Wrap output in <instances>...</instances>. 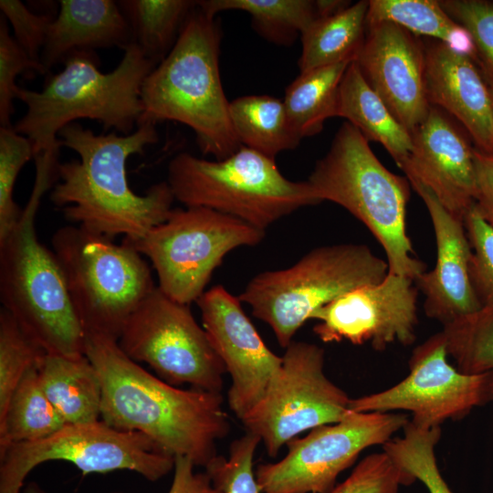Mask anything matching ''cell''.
Returning a JSON list of instances; mask_svg holds the SVG:
<instances>
[{
  "mask_svg": "<svg viewBox=\"0 0 493 493\" xmlns=\"http://www.w3.org/2000/svg\"><path fill=\"white\" fill-rule=\"evenodd\" d=\"M22 493H47L37 483L29 482L25 485Z\"/></svg>",
  "mask_w": 493,
  "mask_h": 493,
  "instance_id": "ee69618b",
  "label": "cell"
},
{
  "mask_svg": "<svg viewBox=\"0 0 493 493\" xmlns=\"http://www.w3.org/2000/svg\"><path fill=\"white\" fill-rule=\"evenodd\" d=\"M86 336L118 341L127 320L156 287L142 255L122 241L65 226L52 236Z\"/></svg>",
  "mask_w": 493,
  "mask_h": 493,
  "instance_id": "9c48e42d",
  "label": "cell"
},
{
  "mask_svg": "<svg viewBox=\"0 0 493 493\" xmlns=\"http://www.w3.org/2000/svg\"><path fill=\"white\" fill-rule=\"evenodd\" d=\"M34 157L33 143L27 137L14 126L0 127V240L21 217L23 209L14 200V186L22 167Z\"/></svg>",
  "mask_w": 493,
  "mask_h": 493,
  "instance_id": "e575fe53",
  "label": "cell"
},
{
  "mask_svg": "<svg viewBox=\"0 0 493 493\" xmlns=\"http://www.w3.org/2000/svg\"><path fill=\"white\" fill-rule=\"evenodd\" d=\"M167 183L185 207H206L266 229L300 207L321 203L308 181L286 178L275 159L241 146L223 160L174 156Z\"/></svg>",
  "mask_w": 493,
  "mask_h": 493,
  "instance_id": "52a82bcc",
  "label": "cell"
},
{
  "mask_svg": "<svg viewBox=\"0 0 493 493\" xmlns=\"http://www.w3.org/2000/svg\"><path fill=\"white\" fill-rule=\"evenodd\" d=\"M46 351L4 308L0 310V417L22 378L38 367Z\"/></svg>",
  "mask_w": 493,
  "mask_h": 493,
  "instance_id": "836d02e7",
  "label": "cell"
},
{
  "mask_svg": "<svg viewBox=\"0 0 493 493\" xmlns=\"http://www.w3.org/2000/svg\"><path fill=\"white\" fill-rule=\"evenodd\" d=\"M447 355L467 374L493 372V305L443 325Z\"/></svg>",
  "mask_w": 493,
  "mask_h": 493,
  "instance_id": "1f68e13d",
  "label": "cell"
},
{
  "mask_svg": "<svg viewBox=\"0 0 493 493\" xmlns=\"http://www.w3.org/2000/svg\"><path fill=\"white\" fill-rule=\"evenodd\" d=\"M335 116L346 119L368 141L381 143L398 167L412 151L411 132L367 83L355 60L348 66L341 80Z\"/></svg>",
  "mask_w": 493,
  "mask_h": 493,
  "instance_id": "603a6c76",
  "label": "cell"
},
{
  "mask_svg": "<svg viewBox=\"0 0 493 493\" xmlns=\"http://www.w3.org/2000/svg\"><path fill=\"white\" fill-rule=\"evenodd\" d=\"M418 288L414 279L388 272L380 282L355 288L311 317L323 342L369 343L376 351L412 344L416 338Z\"/></svg>",
  "mask_w": 493,
  "mask_h": 493,
  "instance_id": "2e32d148",
  "label": "cell"
},
{
  "mask_svg": "<svg viewBox=\"0 0 493 493\" xmlns=\"http://www.w3.org/2000/svg\"><path fill=\"white\" fill-rule=\"evenodd\" d=\"M117 3L131 28L132 43L156 65L172 50L196 6V1L190 0H121Z\"/></svg>",
  "mask_w": 493,
  "mask_h": 493,
  "instance_id": "f1b7e54d",
  "label": "cell"
},
{
  "mask_svg": "<svg viewBox=\"0 0 493 493\" xmlns=\"http://www.w3.org/2000/svg\"><path fill=\"white\" fill-rule=\"evenodd\" d=\"M61 146L76 152L79 160L58 163L51 202L68 221L110 238L136 240L163 223L175 200L167 182L152 185L142 195L128 183L126 163L132 154L158 142L154 124L137 126L128 135L95 134L78 122L60 130Z\"/></svg>",
  "mask_w": 493,
  "mask_h": 493,
  "instance_id": "7a4b0ae2",
  "label": "cell"
},
{
  "mask_svg": "<svg viewBox=\"0 0 493 493\" xmlns=\"http://www.w3.org/2000/svg\"><path fill=\"white\" fill-rule=\"evenodd\" d=\"M63 64L41 91L19 88L16 93L26 111L14 129L32 142L35 155L61 147L60 130L81 118L100 121L105 130L113 128L121 135L131 133L142 112V85L157 65L133 43L109 73L100 70L92 50L75 51Z\"/></svg>",
  "mask_w": 493,
  "mask_h": 493,
  "instance_id": "5b68a950",
  "label": "cell"
},
{
  "mask_svg": "<svg viewBox=\"0 0 493 493\" xmlns=\"http://www.w3.org/2000/svg\"><path fill=\"white\" fill-rule=\"evenodd\" d=\"M196 303L203 327L231 378L228 406L241 419L264 394L282 356L265 344L238 297L225 287H212Z\"/></svg>",
  "mask_w": 493,
  "mask_h": 493,
  "instance_id": "e0dca14e",
  "label": "cell"
},
{
  "mask_svg": "<svg viewBox=\"0 0 493 493\" xmlns=\"http://www.w3.org/2000/svg\"><path fill=\"white\" fill-rule=\"evenodd\" d=\"M351 398L324 372V350L292 341L279 370L258 402L240 419L246 432L260 438L267 454L276 457L301 433L341 421Z\"/></svg>",
  "mask_w": 493,
  "mask_h": 493,
  "instance_id": "7c38bea8",
  "label": "cell"
},
{
  "mask_svg": "<svg viewBox=\"0 0 493 493\" xmlns=\"http://www.w3.org/2000/svg\"><path fill=\"white\" fill-rule=\"evenodd\" d=\"M307 181L321 202L342 206L368 228L385 252L390 273L415 279L425 271L406 230L410 183L379 161L352 124L342 123Z\"/></svg>",
  "mask_w": 493,
  "mask_h": 493,
  "instance_id": "8992f818",
  "label": "cell"
},
{
  "mask_svg": "<svg viewBox=\"0 0 493 493\" xmlns=\"http://www.w3.org/2000/svg\"><path fill=\"white\" fill-rule=\"evenodd\" d=\"M58 460L73 464L83 475L129 470L154 482L173 469L175 457L145 435L101 420L65 425L44 439L12 445L0 455V493H22L35 467Z\"/></svg>",
  "mask_w": 493,
  "mask_h": 493,
  "instance_id": "8fae6325",
  "label": "cell"
},
{
  "mask_svg": "<svg viewBox=\"0 0 493 493\" xmlns=\"http://www.w3.org/2000/svg\"><path fill=\"white\" fill-rule=\"evenodd\" d=\"M443 9L471 35L477 64L488 81L493 83V1L442 0Z\"/></svg>",
  "mask_w": 493,
  "mask_h": 493,
  "instance_id": "8d00e7d4",
  "label": "cell"
},
{
  "mask_svg": "<svg viewBox=\"0 0 493 493\" xmlns=\"http://www.w3.org/2000/svg\"><path fill=\"white\" fill-rule=\"evenodd\" d=\"M85 355L101 383V421L142 433L195 466L205 467L217 456V441L231 427L222 393L172 385L130 359L112 339L86 336Z\"/></svg>",
  "mask_w": 493,
  "mask_h": 493,
  "instance_id": "6da1fadb",
  "label": "cell"
},
{
  "mask_svg": "<svg viewBox=\"0 0 493 493\" xmlns=\"http://www.w3.org/2000/svg\"><path fill=\"white\" fill-rule=\"evenodd\" d=\"M194 462L184 456L175 457L173 478L168 493H222L205 473L195 472Z\"/></svg>",
  "mask_w": 493,
  "mask_h": 493,
  "instance_id": "7bdbcfd3",
  "label": "cell"
},
{
  "mask_svg": "<svg viewBox=\"0 0 493 493\" xmlns=\"http://www.w3.org/2000/svg\"><path fill=\"white\" fill-rule=\"evenodd\" d=\"M441 331L418 345L409 360V374L378 393L351 398L353 412L409 411L412 424L432 428L466 416L493 400V372L467 374L447 361Z\"/></svg>",
  "mask_w": 493,
  "mask_h": 493,
  "instance_id": "9a60e30c",
  "label": "cell"
},
{
  "mask_svg": "<svg viewBox=\"0 0 493 493\" xmlns=\"http://www.w3.org/2000/svg\"><path fill=\"white\" fill-rule=\"evenodd\" d=\"M36 179L21 217L0 240V299L47 354H85L86 335L73 306L62 267L37 236L41 197L57 180L58 156L34 158Z\"/></svg>",
  "mask_w": 493,
  "mask_h": 493,
  "instance_id": "3957f363",
  "label": "cell"
},
{
  "mask_svg": "<svg viewBox=\"0 0 493 493\" xmlns=\"http://www.w3.org/2000/svg\"><path fill=\"white\" fill-rule=\"evenodd\" d=\"M388 272L387 261L367 245H326L291 267L257 274L238 299L271 328L285 349L320 308L355 288L382 281Z\"/></svg>",
  "mask_w": 493,
  "mask_h": 493,
  "instance_id": "ba28073f",
  "label": "cell"
},
{
  "mask_svg": "<svg viewBox=\"0 0 493 493\" xmlns=\"http://www.w3.org/2000/svg\"><path fill=\"white\" fill-rule=\"evenodd\" d=\"M408 421L404 414L350 410L341 421L290 440L280 460L258 465L260 492L328 493L363 450L383 446Z\"/></svg>",
  "mask_w": 493,
  "mask_h": 493,
  "instance_id": "5bb4252c",
  "label": "cell"
},
{
  "mask_svg": "<svg viewBox=\"0 0 493 493\" xmlns=\"http://www.w3.org/2000/svg\"><path fill=\"white\" fill-rule=\"evenodd\" d=\"M196 5L212 17L229 10L246 12L254 28L279 45L292 44L318 17L316 1L310 0H202Z\"/></svg>",
  "mask_w": 493,
  "mask_h": 493,
  "instance_id": "4dcf8cb0",
  "label": "cell"
},
{
  "mask_svg": "<svg viewBox=\"0 0 493 493\" xmlns=\"http://www.w3.org/2000/svg\"><path fill=\"white\" fill-rule=\"evenodd\" d=\"M48 26L40 62L47 71L79 50L120 47L132 44L131 28L117 1L60 0Z\"/></svg>",
  "mask_w": 493,
  "mask_h": 493,
  "instance_id": "7402d4cb",
  "label": "cell"
},
{
  "mask_svg": "<svg viewBox=\"0 0 493 493\" xmlns=\"http://www.w3.org/2000/svg\"><path fill=\"white\" fill-rule=\"evenodd\" d=\"M221 37L216 18L196 5L172 50L145 78L137 122V126L181 122L193 130L201 152L216 160L229 157L242 146L220 78Z\"/></svg>",
  "mask_w": 493,
  "mask_h": 493,
  "instance_id": "277c9868",
  "label": "cell"
},
{
  "mask_svg": "<svg viewBox=\"0 0 493 493\" xmlns=\"http://www.w3.org/2000/svg\"><path fill=\"white\" fill-rule=\"evenodd\" d=\"M0 9L9 20L16 42L33 60L40 62L48 26L54 17L48 14H35L19 0H1Z\"/></svg>",
  "mask_w": 493,
  "mask_h": 493,
  "instance_id": "60d3db41",
  "label": "cell"
},
{
  "mask_svg": "<svg viewBox=\"0 0 493 493\" xmlns=\"http://www.w3.org/2000/svg\"><path fill=\"white\" fill-rule=\"evenodd\" d=\"M415 481L385 453H373L362 459L350 476L328 493H398L402 486Z\"/></svg>",
  "mask_w": 493,
  "mask_h": 493,
  "instance_id": "74e56055",
  "label": "cell"
},
{
  "mask_svg": "<svg viewBox=\"0 0 493 493\" xmlns=\"http://www.w3.org/2000/svg\"><path fill=\"white\" fill-rule=\"evenodd\" d=\"M261 440L246 432L229 446L228 456L217 455L205 467L222 493H261L254 471V456Z\"/></svg>",
  "mask_w": 493,
  "mask_h": 493,
  "instance_id": "d590c367",
  "label": "cell"
},
{
  "mask_svg": "<svg viewBox=\"0 0 493 493\" xmlns=\"http://www.w3.org/2000/svg\"><path fill=\"white\" fill-rule=\"evenodd\" d=\"M472 248L470 278L481 305H493V228L473 205L464 218Z\"/></svg>",
  "mask_w": 493,
  "mask_h": 493,
  "instance_id": "ab89813d",
  "label": "cell"
},
{
  "mask_svg": "<svg viewBox=\"0 0 493 493\" xmlns=\"http://www.w3.org/2000/svg\"><path fill=\"white\" fill-rule=\"evenodd\" d=\"M117 342L130 359L147 363L172 385L222 393L226 370L206 331L190 305L171 299L158 286L129 318Z\"/></svg>",
  "mask_w": 493,
  "mask_h": 493,
  "instance_id": "4fadbf2b",
  "label": "cell"
},
{
  "mask_svg": "<svg viewBox=\"0 0 493 493\" xmlns=\"http://www.w3.org/2000/svg\"><path fill=\"white\" fill-rule=\"evenodd\" d=\"M425 51L430 105L456 120L476 149L493 152V107L478 65L436 40L425 44Z\"/></svg>",
  "mask_w": 493,
  "mask_h": 493,
  "instance_id": "44dd1931",
  "label": "cell"
},
{
  "mask_svg": "<svg viewBox=\"0 0 493 493\" xmlns=\"http://www.w3.org/2000/svg\"><path fill=\"white\" fill-rule=\"evenodd\" d=\"M440 426L421 428L408 421L404 435L383 445V451L401 468L421 481L429 493H454L442 477L435 454Z\"/></svg>",
  "mask_w": 493,
  "mask_h": 493,
  "instance_id": "d6a6232c",
  "label": "cell"
},
{
  "mask_svg": "<svg viewBox=\"0 0 493 493\" xmlns=\"http://www.w3.org/2000/svg\"><path fill=\"white\" fill-rule=\"evenodd\" d=\"M476 194L474 205L483 220L493 228V152L474 147Z\"/></svg>",
  "mask_w": 493,
  "mask_h": 493,
  "instance_id": "b9f144b4",
  "label": "cell"
},
{
  "mask_svg": "<svg viewBox=\"0 0 493 493\" xmlns=\"http://www.w3.org/2000/svg\"><path fill=\"white\" fill-rule=\"evenodd\" d=\"M413 148L399 167L409 183L427 187L453 215L464 220L474 205V146L452 118L431 105L411 133Z\"/></svg>",
  "mask_w": 493,
  "mask_h": 493,
  "instance_id": "d6986e66",
  "label": "cell"
},
{
  "mask_svg": "<svg viewBox=\"0 0 493 493\" xmlns=\"http://www.w3.org/2000/svg\"><path fill=\"white\" fill-rule=\"evenodd\" d=\"M266 231L206 207L173 208L168 217L136 240L123 239L150 259L158 288L190 305L235 248L255 246Z\"/></svg>",
  "mask_w": 493,
  "mask_h": 493,
  "instance_id": "30bf717a",
  "label": "cell"
},
{
  "mask_svg": "<svg viewBox=\"0 0 493 493\" xmlns=\"http://www.w3.org/2000/svg\"><path fill=\"white\" fill-rule=\"evenodd\" d=\"M410 184L426 206L436 245L434 268L414 282L425 296V315L446 325L482 307L470 278L471 245L464 220L450 214L427 187Z\"/></svg>",
  "mask_w": 493,
  "mask_h": 493,
  "instance_id": "ffe728a7",
  "label": "cell"
},
{
  "mask_svg": "<svg viewBox=\"0 0 493 493\" xmlns=\"http://www.w3.org/2000/svg\"><path fill=\"white\" fill-rule=\"evenodd\" d=\"M368 7L369 1L362 0L336 14L317 17L300 36V73L354 61L365 38Z\"/></svg>",
  "mask_w": 493,
  "mask_h": 493,
  "instance_id": "d4e9b609",
  "label": "cell"
},
{
  "mask_svg": "<svg viewBox=\"0 0 493 493\" xmlns=\"http://www.w3.org/2000/svg\"><path fill=\"white\" fill-rule=\"evenodd\" d=\"M229 113L242 146L269 158L300 142L288 121L283 100L267 95L243 96L230 101Z\"/></svg>",
  "mask_w": 493,
  "mask_h": 493,
  "instance_id": "4316f807",
  "label": "cell"
},
{
  "mask_svg": "<svg viewBox=\"0 0 493 493\" xmlns=\"http://www.w3.org/2000/svg\"><path fill=\"white\" fill-rule=\"evenodd\" d=\"M371 88L411 133L431 107L426 90L425 44L392 22L366 25L355 59Z\"/></svg>",
  "mask_w": 493,
  "mask_h": 493,
  "instance_id": "ac0fdd59",
  "label": "cell"
},
{
  "mask_svg": "<svg viewBox=\"0 0 493 493\" xmlns=\"http://www.w3.org/2000/svg\"><path fill=\"white\" fill-rule=\"evenodd\" d=\"M40 386L66 425L100 420L102 389L96 368L83 354H46L38 366Z\"/></svg>",
  "mask_w": 493,
  "mask_h": 493,
  "instance_id": "cb8c5ba5",
  "label": "cell"
},
{
  "mask_svg": "<svg viewBox=\"0 0 493 493\" xmlns=\"http://www.w3.org/2000/svg\"><path fill=\"white\" fill-rule=\"evenodd\" d=\"M352 60L300 73L286 89L283 103L291 128L300 140L318 134L335 117L341 80Z\"/></svg>",
  "mask_w": 493,
  "mask_h": 493,
  "instance_id": "83f0119b",
  "label": "cell"
},
{
  "mask_svg": "<svg viewBox=\"0 0 493 493\" xmlns=\"http://www.w3.org/2000/svg\"><path fill=\"white\" fill-rule=\"evenodd\" d=\"M488 81V80H487ZM488 87H489V91H490V96H491V101H492V107H493V83L488 81Z\"/></svg>",
  "mask_w": 493,
  "mask_h": 493,
  "instance_id": "f6af8a7d",
  "label": "cell"
},
{
  "mask_svg": "<svg viewBox=\"0 0 493 493\" xmlns=\"http://www.w3.org/2000/svg\"><path fill=\"white\" fill-rule=\"evenodd\" d=\"M33 70L40 74L47 71L44 66L33 60L9 33L5 16L0 18V123L1 127L11 126V116L15 112L14 100L20 87L16 85L18 74Z\"/></svg>",
  "mask_w": 493,
  "mask_h": 493,
  "instance_id": "f35d334b",
  "label": "cell"
},
{
  "mask_svg": "<svg viewBox=\"0 0 493 493\" xmlns=\"http://www.w3.org/2000/svg\"><path fill=\"white\" fill-rule=\"evenodd\" d=\"M37 369L22 378L0 417V455L12 445L44 439L66 425L43 392Z\"/></svg>",
  "mask_w": 493,
  "mask_h": 493,
  "instance_id": "f546056e",
  "label": "cell"
},
{
  "mask_svg": "<svg viewBox=\"0 0 493 493\" xmlns=\"http://www.w3.org/2000/svg\"><path fill=\"white\" fill-rule=\"evenodd\" d=\"M394 23L414 36H425L442 42L477 63V51L469 32L454 21L439 1L370 0L366 25Z\"/></svg>",
  "mask_w": 493,
  "mask_h": 493,
  "instance_id": "484cf974",
  "label": "cell"
}]
</instances>
